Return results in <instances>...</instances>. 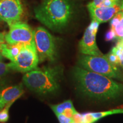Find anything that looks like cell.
I'll return each instance as SVG.
<instances>
[{"label": "cell", "mask_w": 123, "mask_h": 123, "mask_svg": "<svg viewBox=\"0 0 123 123\" xmlns=\"http://www.w3.org/2000/svg\"><path fill=\"white\" fill-rule=\"evenodd\" d=\"M73 74L79 90L90 98L108 100L123 94V84L104 75L89 71L79 66L74 67Z\"/></svg>", "instance_id": "6da1fadb"}, {"label": "cell", "mask_w": 123, "mask_h": 123, "mask_svg": "<svg viewBox=\"0 0 123 123\" xmlns=\"http://www.w3.org/2000/svg\"><path fill=\"white\" fill-rule=\"evenodd\" d=\"M74 13L73 0H44L34 9L35 17L46 27L60 31L68 25Z\"/></svg>", "instance_id": "7a4b0ae2"}, {"label": "cell", "mask_w": 123, "mask_h": 123, "mask_svg": "<svg viewBox=\"0 0 123 123\" xmlns=\"http://www.w3.org/2000/svg\"><path fill=\"white\" fill-rule=\"evenodd\" d=\"M63 72L60 66H46L26 73L23 76V82L29 90L38 94H50L59 88Z\"/></svg>", "instance_id": "3957f363"}, {"label": "cell", "mask_w": 123, "mask_h": 123, "mask_svg": "<svg viewBox=\"0 0 123 123\" xmlns=\"http://www.w3.org/2000/svg\"><path fill=\"white\" fill-rule=\"evenodd\" d=\"M78 63L81 68L108 78L118 79L121 76L119 68L109 61L107 55L92 56L83 54L79 56Z\"/></svg>", "instance_id": "277c9868"}, {"label": "cell", "mask_w": 123, "mask_h": 123, "mask_svg": "<svg viewBox=\"0 0 123 123\" xmlns=\"http://www.w3.org/2000/svg\"><path fill=\"white\" fill-rule=\"evenodd\" d=\"M34 42L39 62H54L56 57L55 38L44 27L39 26L34 30Z\"/></svg>", "instance_id": "5b68a950"}, {"label": "cell", "mask_w": 123, "mask_h": 123, "mask_svg": "<svg viewBox=\"0 0 123 123\" xmlns=\"http://www.w3.org/2000/svg\"><path fill=\"white\" fill-rule=\"evenodd\" d=\"M39 58L35 42L22 44L19 54L15 61L7 63L10 70L28 73L35 70L39 63Z\"/></svg>", "instance_id": "8992f818"}, {"label": "cell", "mask_w": 123, "mask_h": 123, "mask_svg": "<svg viewBox=\"0 0 123 123\" xmlns=\"http://www.w3.org/2000/svg\"><path fill=\"white\" fill-rule=\"evenodd\" d=\"M9 26V32L5 35V40L7 44H25L34 42V30L28 24L19 21Z\"/></svg>", "instance_id": "52a82bcc"}, {"label": "cell", "mask_w": 123, "mask_h": 123, "mask_svg": "<svg viewBox=\"0 0 123 123\" xmlns=\"http://www.w3.org/2000/svg\"><path fill=\"white\" fill-rule=\"evenodd\" d=\"M99 25L96 21H92L86 29L83 37L79 43V51L82 54L92 56L103 55L98 48L96 42V34Z\"/></svg>", "instance_id": "ba28073f"}, {"label": "cell", "mask_w": 123, "mask_h": 123, "mask_svg": "<svg viewBox=\"0 0 123 123\" xmlns=\"http://www.w3.org/2000/svg\"><path fill=\"white\" fill-rule=\"evenodd\" d=\"M24 8L20 0H0V19L8 25L20 21Z\"/></svg>", "instance_id": "9c48e42d"}, {"label": "cell", "mask_w": 123, "mask_h": 123, "mask_svg": "<svg viewBox=\"0 0 123 123\" xmlns=\"http://www.w3.org/2000/svg\"><path fill=\"white\" fill-rule=\"evenodd\" d=\"M92 21H95L99 24L108 22L114 17L118 13L123 10V0L117 4L107 7H93L87 6Z\"/></svg>", "instance_id": "30bf717a"}, {"label": "cell", "mask_w": 123, "mask_h": 123, "mask_svg": "<svg viewBox=\"0 0 123 123\" xmlns=\"http://www.w3.org/2000/svg\"><path fill=\"white\" fill-rule=\"evenodd\" d=\"M24 93L22 84L4 87L0 90V108H2L9 103L15 101Z\"/></svg>", "instance_id": "8fae6325"}, {"label": "cell", "mask_w": 123, "mask_h": 123, "mask_svg": "<svg viewBox=\"0 0 123 123\" xmlns=\"http://www.w3.org/2000/svg\"><path fill=\"white\" fill-rule=\"evenodd\" d=\"M111 20V29L114 31L117 41H123V10Z\"/></svg>", "instance_id": "7c38bea8"}, {"label": "cell", "mask_w": 123, "mask_h": 123, "mask_svg": "<svg viewBox=\"0 0 123 123\" xmlns=\"http://www.w3.org/2000/svg\"><path fill=\"white\" fill-rule=\"evenodd\" d=\"M22 43L10 44L5 43L1 51V55L5 58L10 60V62L15 61V58L19 54Z\"/></svg>", "instance_id": "4fadbf2b"}, {"label": "cell", "mask_w": 123, "mask_h": 123, "mask_svg": "<svg viewBox=\"0 0 123 123\" xmlns=\"http://www.w3.org/2000/svg\"><path fill=\"white\" fill-rule=\"evenodd\" d=\"M50 107L56 115L62 114L64 111L67 110V109L74 108L73 102L70 100H67L64 101L62 103L58 104L51 105L50 106Z\"/></svg>", "instance_id": "5bb4252c"}, {"label": "cell", "mask_w": 123, "mask_h": 123, "mask_svg": "<svg viewBox=\"0 0 123 123\" xmlns=\"http://www.w3.org/2000/svg\"><path fill=\"white\" fill-rule=\"evenodd\" d=\"M120 0H93L87 5V6L93 7H107L117 4Z\"/></svg>", "instance_id": "9a60e30c"}, {"label": "cell", "mask_w": 123, "mask_h": 123, "mask_svg": "<svg viewBox=\"0 0 123 123\" xmlns=\"http://www.w3.org/2000/svg\"><path fill=\"white\" fill-rule=\"evenodd\" d=\"M10 70L7 64L0 61V90L5 85L6 76Z\"/></svg>", "instance_id": "2e32d148"}, {"label": "cell", "mask_w": 123, "mask_h": 123, "mask_svg": "<svg viewBox=\"0 0 123 123\" xmlns=\"http://www.w3.org/2000/svg\"><path fill=\"white\" fill-rule=\"evenodd\" d=\"M92 116L94 118L95 121H97L101 118L104 117L108 116L109 115H112L114 114H118V113H123V108L115 109L108 111L105 112H94V113H91Z\"/></svg>", "instance_id": "e0dca14e"}, {"label": "cell", "mask_w": 123, "mask_h": 123, "mask_svg": "<svg viewBox=\"0 0 123 123\" xmlns=\"http://www.w3.org/2000/svg\"><path fill=\"white\" fill-rule=\"evenodd\" d=\"M14 101L9 103L4 108L0 110V122L5 123L8 121L9 119V111L11 105L14 103Z\"/></svg>", "instance_id": "ac0fdd59"}, {"label": "cell", "mask_w": 123, "mask_h": 123, "mask_svg": "<svg viewBox=\"0 0 123 123\" xmlns=\"http://www.w3.org/2000/svg\"><path fill=\"white\" fill-rule=\"evenodd\" d=\"M107 56L108 59L109 61H110L112 63H113V64H115V65L116 66L119 65V64L120 65V59L119 56H117L116 54H115L114 53H113V52L111 51L110 53L108 54H107Z\"/></svg>", "instance_id": "d6986e66"}, {"label": "cell", "mask_w": 123, "mask_h": 123, "mask_svg": "<svg viewBox=\"0 0 123 123\" xmlns=\"http://www.w3.org/2000/svg\"><path fill=\"white\" fill-rule=\"evenodd\" d=\"M83 123H94L96 122L94 118L91 113H87L82 114Z\"/></svg>", "instance_id": "ffe728a7"}, {"label": "cell", "mask_w": 123, "mask_h": 123, "mask_svg": "<svg viewBox=\"0 0 123 123\" xmlns=\"http://www.w3.org/2000/svg\"><path fill=\"white\" fill-rule=\"evenodd\" d=\"M72 120L76 123H83V115L76 111L72 117Z\"/></svg>", "instance_id": "44dd1931"}, {"label": "cell", "mask_w": 123, "mask_h": 123, "mask_svg": "<svg viewBox=\"0 0 123 123\" xmlns=\"http://www.w3.org/2000/svg\"><path fill=\"white\" fill-rule=\"evenodd\" d=\"M57 117L58 120H59L60 123H70L72 121V119L71 118L67 117V116H64L63 114H59L56 115Z\"/></svg>", "instance_id": "7402d4cb"}, {"label": "cell", "mask_w": 123, "mask_h": 123, "mask_svg": "<svg viewBox=\"0 0 123 123\" xmlns=\"http://www.w3.org/2000/svg\"><path fill=\"white\" fill-rule=\"evenodd\" d=\"M116 38L115 36V33L112 29H111L110 30H108L106 33L105 35V39L106 41H111Z\"/></svg>", "instance_id": "603a6c76"}, {"label": "cell", "mask_w": 123, "mask_h": 123, "mask_svg": "<svg viewBox=\"0 0 123 123\" xmlns=\"http://www.w3.org/2000/svg\"><path fill=\"white\" fill-rule=\"evenodd\" d=\"M5 33H0V54H1V51L3 46L5 43Z\"/></svg>", "instance_id": "cb8c5ba5"}, {"label": "cell", "mask_w": 123, "mask_h": 123, "mask_svg": "<svg viewBox=\"0 0 123 123\" xmlns=\"http://www.w3.org/2000/svg\"><path fill=\"white\" fill-rule=\"evenodd\" d=\"M2 59V56L0 54V61H1V60Z\"/></svg>", "instance_id": "d4e9b609"}, {"label": "cell", "mask_w": 123, "mask_h": 123, "mask_svg": "<svg viewBox=\"0 0 123 123\" xmlns=\"http://www.w3.org/2000/svg\"><path fill=\"white\" fill-rule=\"evenodd\" d=\"M70 123H75V122H74V121H71V122Z\"/></svg>", "instance_id": "484cf974"}, {"label": "cell", "mask_w": 123, "mask_h": 123, "mask_svg": "<svg viewBox=\"0 0 123 123\" xmlns=\"http://www.w3.org/2000/svg\"><path fill=\"white\" fill-rule=\"evenodd\" d=\"M1 19H0V22H1Z\"/></svg>", "instance_id": "4316f807"}, {"label": "cell", "mask_w": 123, "mask_h": 123, "mask_svg": "<svg viewBox=\"0 0 123 123\" xmlns=\"http://www.w3.org/2000/svg\"><path fill=\"white\" fill-rule=\"evenodd\" d=\"M0 110H1V108H0Z\"/></svg>", "instance_id": "83f0119b"}]
</instances>
